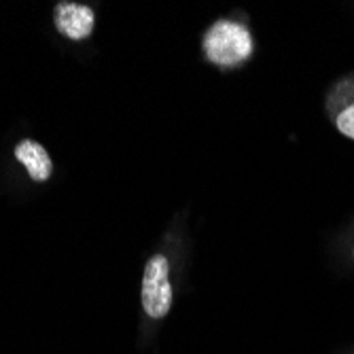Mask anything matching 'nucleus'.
Returning a JSON list of instances; mask_svg holds the SVG:
<instances>
[{"mask_svg": "<svg viewBox=\"0 0 354 354\" xmlns=\"http://www.w3.org/2000/svg\"><path fill=\"white\" fill-rule=\"evenodd\" d=\"M206 57L223 68L238 66L252 53V37L242 24L216 21L204 37Z\"/></svg>", "mask_w": 354, "mask_h": 354, "instance_id": "nucleus-1", "label": "nucleus"}, {"mask_svg": "<svg viewBox=\"0 0 354 354\" xmlns=\"http://www.w3.org/2000/svg\"><path fill=\"white\" fill-rule=\"evenodd\" d=\"M142 308L151 318H164L172 308L170 263L164 254L149 259L142 276Z\"/></svg>", "mask_w": 354, "mask_h": 354, "instance_id": "nucleus-2", "label": "nucleus"}, {"mask_svg": "<svg viewBox=\"0 0 354 354\" xmlns=\"http://www.w3.org/2000/svg\"><path fill=\"white\" fill-rule=\"evenodd\" d=\"M55 26L71 41H83L93 30V11L77 3H59L55 7Z\"/></svg>", "mask_w": 354, "mask_h": 354, "instance_id": "nucleus-3", "label": "nucleus"}, {"mask_svg": "<svg viewBox=\"0 0 354 354\" xmlns=\"http://www.w3.org/2000/svg\"><path fill=\"white\" fill-rule=\"evenodd\" d=\"M15 159L26 166L32 180H47L51 176V157L49 153L35 140H21L15 147Z\"/></svg>", "mask_w": 354, "mask_h": 354, "instance_id": "nucleus-4", "label": "nucleus"}, {"mask_svg": "<svg viewBox=\"0 0 354 354\" xmlns=\"http://www.w3.org/2000/svg\"><path fill=\"white\" fill-rule=\"evenodd\" d=\"M335 125H337V130H339L344 136H348V138L354 140V104L346 106V109L337 115Z\"/></svg>", "mask_w": 354, "mask_h": 354, "instance_id": "nucleus-5", "label": "nucleus"}]
</instances>
